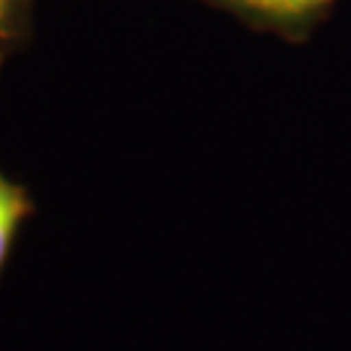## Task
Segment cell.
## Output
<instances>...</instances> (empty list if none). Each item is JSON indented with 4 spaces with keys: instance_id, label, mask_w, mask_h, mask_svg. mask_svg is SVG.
Here are the masks:
<instances>
[{
    "instance_id": "3",
    "label": "cell",
    "mask_w": 351,
    "mask_h": 351,
    "mask_svg": "<svg viewBox=\"0 0 351 351\" xmlns=\"http://www.w3.org/2000/svg\"><path fill=\"white\" fill-rule=\"evenodd\" d=\"M32 16L34 0H0V63L29 45Z\"/></svg>"
},
{
    "instance_id": "2",
    "label": "cell",
    "mask_w": 351,
    "mask_h": 351,
    "mask_svg": "<svg viewBox=\"0 0 351 351\" xmlns=\"http://www.w3.org/2000/svg\"><path fill=\"white\" fill-rule=\"evenodd\" d=\"M34 211L37 201L32 198L29 188L0 169V278L5 274L21 229L34 216Z\"/></svg>"
},
{
    "instance_id": "1",
    "label": "cell",
    "mask_w": 351,
    "mask_h": 351,
    "mask_svg": "<svg viewBox=\"0 0 351 351\" xmlns=\"http://www.w3.org/2000/svg\"><path fill=\"white\" fill-rule=\"evenodd\" d=\"M333 0H229L226 11L245 24L284 39H304L330 11Z\"/></svg>"
},
{
    "instance_id": "4",
    "label": "cell",
    "mask_w": 351,
    "mask_h": 351,
    "mask_svg": "<svg viewBox=\"0 0 351 351\" xmlns=\"http://www.w3.org/2000/svg\"><path fill=\"white\" fill-rule=\"evenodd\" d=\"M203 3H211V5H216V8H224L226 11V3H229V0H203Z\"/></svg>"
}]
</instances>
